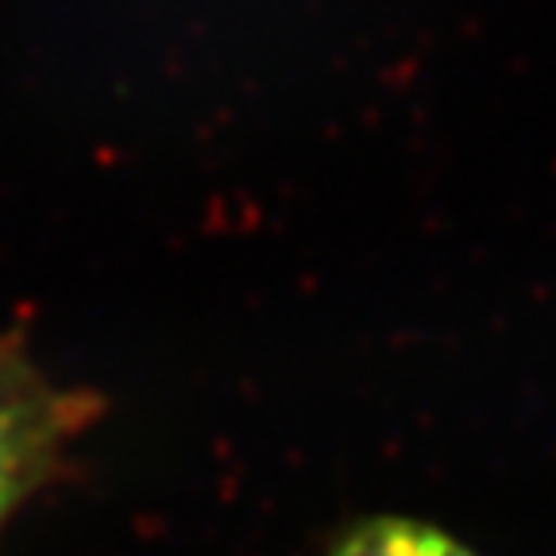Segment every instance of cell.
Instances as JSON below:
<instances>
[{"mask_svg": "<svg viewBox=\"0 0 556 556\" xmlns=\"http://www.w3.org/2000/svg\"><path fill=\"white\" fill-rule=\"evenodd\" d=\"M101 414L86 391H62L20 348L0 344V530L27 498L59 479L70 444Z\"/></svg>", "mask_w": 556, "mask_h": 556, "instance_id": "obj_1", "label": "cell"}, {"mask_svg": "<svg viewBox=\"0 0 556 556\" xmlns=\"http://www.w3.org/2000/svg\"><path fill=\"white\" fill-rule=\"evenodd\" d=\"M329 556H479L460 538L433 521L406 514H375L348 526L329 548Z\"/></svg>", "mask_w": 556, "mask_h": 556, "instance_id": "obj_2", "label": "cell"}]
</instances>
